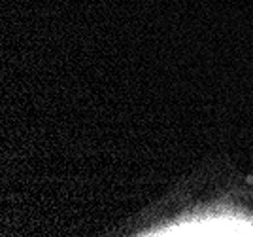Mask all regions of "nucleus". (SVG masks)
Listing matches in <instances>:
<instances>
[{
	"mask_svg": "<svg viewBox=\"0 0 253 237\" xmlns=\"http://www.w3.org/2000/svg\"><path fill=\"white\" fill-rule=\"evenodd\" d=\"M252 190L240 186L229 192L191 201L169 215L146 218L128 236L138 237H253V207L242 197Z\"/></svg>",
	"mask_w": 253,
	"mask_h": 237,
	"instance_id": "nucleus-1",
	"label": "nucleus"
}]
</instances>
